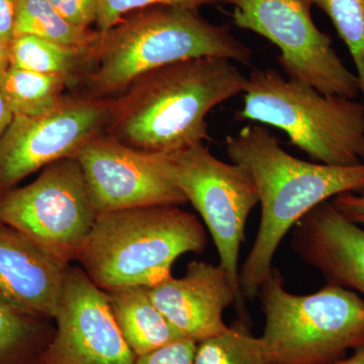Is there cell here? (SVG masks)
Here are the masks:
<instances>
[{"instance_id":"1","label":"cell","mask_w":364,"mask_h":364,"mask_svg":"<svg viewBox=\"0 0 364 364\" xmlns=\"http://www.w3.org/2000/svg\"><path fill=\"white\" fill-rule=\"evenodd\" d=\"M226 152L231 162L250 173L261 205L255 241L239 270L242 296L254 301L282 239L304 215L335 196L364 195V164L333 166L299 159L259 124H248L228 136Z\"/></svg>"},{"instance_id":"2","label":"cell","mask_w":364,"mask_h":364,"mask_svg":"<svg viewBox=\"0 0 364 364\" xmlns=\"http://www.w3.org/2000/svg\"><path fill=\"white\" fill-rule=\"evenodd\" d=\"M234 64L203 57L148 72L111 98L105 133L136 149L164 154L205 143L208 112L245 90L247 76Z\"/></svg>"},{"instance_id":"3","label":"cell","mask_w":364,"mask_h":364,"mask_svg":"<svg viewBox=\"0 0 364 364\" xmlns=\"http://www.w3.org/2000/svg\"><path fill=\"white\" fill-rule=\"evenodd\" d=\"M215 57L250 65L253 51L229 26L210 23L198 9L152 6L98 31L87 74L92 97L121 95L148 72L183 60Z\"/></svg>"},{"instance_id":"4","label":"cell","mask_w":364,"mask_h":364,"mask_svg":"<svg viewBox=\"0 0 364 364\" xmlns=\"http://www.w3.org/2000/svg\"><path fill=\"white\" fill-rule=\"evenodd\" d=\"M205 246L202 223L178 205L128 208L98 214L77 260L105 291L149 289L172 277L181 255L202 253Z\"/></svg>"},{"instance_id":"5","label":"cell","mask_w":364,"mask_h":364,"mask_svg":"<svg viewBox=\"0 0 364 364\" xmlns=\"http://www.w3.org/2000/svg\"><path fill=\"white\" fill-rule=\"evenodd\" d=\"M241 119L274 127L312 161L333 166L364 164V105L332 97L272 68L247 76Z\"/></svg>"},{"instance_id":"6","label":"cell","mask_w":364,"mask_h":364,"mask_svg":"<svg viewBox=\"0 0 364 364\" xmlns=\"http://www.w3.org/2000/svg\"><path fill=\"white\" fill-rule=\"evenodd\" d=\"M267 364H333L364 344V299L327 284L316 293H289L277 268L261 284Z\"/></svg>"},{"instance_id":"7","label":"cell","mask_w":364,"mask_h":364,"mask_svg":"<svg viewBox=\"0 0 364 364\" xmlns=\"http://www.w3.org/2000/svg\"><path fill=\"white\" fill-rule=\"evenodd\" d=\"M233 7L232 20L279 50V65L287 78L332 97L356 100L360 85L316 25L308 0H222Z\"/></svg>"},{"instance_id":"8","label":"cell","mask_w":364,"mask_h":364,"mask_svg":"<svg viewBox=\"0 0 364 364\" xmlns=\"http://www.w3.org/2000/svg\"><path fill=\"white\" fill-rule=\"evenodd\" d=\"M97 215L76 158L48 165L32 183L0 196V224L68 263L77 259Z\"/></svg>"},{"instance_id":"9","label":"cell","mask_w":364,"mask_h":364,"mask_svg":"<svg viewBox=\"0 0 364 364\" xmlns=\"http://www.w3.org/2000/svg\"><path fill=\"white\" fill-rule=\"evenodd\" d=\"M169 155L179 188L210 230L220 267L243 298L239 253L249 215L259 203L252 177L241 165L218 159L203 143Z\"/></svg>"},{"instance_id":"10","label":"cell","mask_w":364,"mask_h":364,"mask_svg":"<svg viewBox=\"0 0 364 364\" xmlns=\"http://www.w3.org/2000/svg\"><path fill=\"white\" fill-rule=\"evenodd\" d=\"M111 98L64 97L38 117H14L0 140V193L26 176L81 149L105 133Z\"/></svg>"},{"instance_id":"11","label":"cell","mask_w":364,"mask_h":364,"mask_svg":"<svg viewBox=\"0 0 364 364\" xmlns=\"http://www.w3.org/2000/svg\"><path fill=\"white\" fill-rule=\"evenodd\" d=\"M76 159L97 214L188 203L169 154L136 149L104 133Z\"/></svg>"},{"instance_id":"12","label":"cell","mask_w":364,"mask_h":364,"mask_svg":"<svg viewBox=\"0 0 364 364\" xmlns=\"http://www.w3.org/2000/svg\"><path fill=\"white\" fill-rule=\"evenodd\" d=\"M57 333L44 364H134L109 305V294L85 270L69 267L60 301Z\"/></svg>"},{"instance_id":"13","label":"cell","mask_w":364,"mask_h":364,"mask_svg":"<svg viewBox=\"0 0 364 364\" xmlns=\"http://www.w3.org/2000/svg\"><path fill=\"white\" fill-rule=\"evenodd\" d=\"M148 293L158 310L186 339L200 342L229 330L223 313L235 304L240 321L248 325L245 299L239 296L220 265L191 261L181 279L163 280Z\"/></svg>"},{"instance_id":"14","label":"cell","mask_w":364,"mask_h":364,"mask_svg":"<svg viewBox=\"0 0 364 364\" xmlns=\"http://www.w3.org/2000/svg\"><path fill=\"white\" fill-rule=\"evenodd\" d=\"M68 262L0 224V303L26 317L55 318Z\"/></svg>"},{"instance_id":"15","label":"cell","mask_w":364,"mask_h":364,"mask_svg":"<svg viewBox=\"0 0 364 364\" xmlns=\"http://www.w3.org/2000/svg\"><path fill=\"white\" fill-rule=\"evenodd\" d=\"M291 248L327 284L364 296V230L340 214L331 200L320 203L294 225Z\"/></svg>"},{"instance_id":"16","label":"cell","mask_w":364,"mask_h":364,"mask_svg":"<svg viewBox=\"0 0 364 364\" xmlns=\"http://www.w3.org/2000/svg\"><path fill=\"white\" fill-rule=\"evenodd\" d=\"M117 327L136 358L184 338L153 303L147 287L107 291Z\"/></svg>"},{"instance_id":"17","label":"cell","mask_w":364,"mask_h":364,"mask_svg":"<svg viewBox=\"0 0 364 364\" xmlns=\"http://www.w3.org/2000/svg\"><path fill=\"white\" fill-rule=\"evenodd\" d=\"M95 49L59 44L31 35L16 36L11 44V65L38 73L61 76L74 83L90 73Z\"/></svg>"},{"instance_id":"18","label":"cell","mask_w":364,"mask_h":364,"mask_svg":"<svg viewBox=\"0 0 364 364\" xmlns=\"http://www.w3.org/2000/svg\"><path fill=\"white\" fill-rule=\"evenodd\" d=\"M69 85L61 76L11 65L0 75V91L14 117H38L51 111L65 97Z\"/></svg>"},{"instance_id":"19","label":"cell","mask_w":364,"mask_h":364,"mask_svg":"<svg viewBox=\"0 0 364 364\" xmlns=\"http://www.w3.org/2000/svg\"><path fill=\"white\" fill-rule=\"evenodd\" d=\"M31 35L59 44L95 49L98 31L73 25L49 0H18L14 37Z\"/></svg>"},{"instance_id":"20","label":"cell","mask_w":364,"mask_h":364,"mask_svg":"<svg viewBox=\"0 0 364 364\" xmlns=\"http://www.w3.org/2000/svg\"><path fill=\"white\" fill-rule=\"evenodd\" d=\"M193 364H267L260 337L236 323L227 332L198 342Z\"/></svg>"},{"instance_id":"21","label":"cell","mask_w":364,"mask_h":364,"mask_svg":"<svg viewBox=\"0 0 364 364\" xmlns=\"http://www.w3.org/2000/svg\"><path fill=\"white\" fill-rule=\"evenodd\" d=\"M327 14L350 54L364 105V0H308Z\"/></svg>"},{"instance_id":"22","label":"cell","mask_w":364,"mask_h":364,"mask_svg":"<svg viewBox=\"0 0 364 364\" xmlns=\"http://www.w3.org/2000/svg\"><path fill=\"white\" fill-rule=\"evenodd\" d=\"M222 0H98L97 31L104 32L116 25L127 14L152 6H176L198 9L200 7L220 4Z\"/></svg>"},{"instance_id":"23","label":"cell","mask_w":364,"mask_h":364,"mask_svg":"<svg viewBox=\"0 0 364 364\" xmlns=\"http://www.w3.org/2000/svg\"><path fill=\"white\" fill-rule=\"evenodd\" d=\"M32 329L28 317L0 303V358L20 347L28 338Z\"/></svg>"},{"instance_id":"24","label":"cell","mask_w":364,"mask_h":364,"mask_svg":"<svg viewBox=\"0 0 364 364\" xmlns=\"http://www.w3.org/2000/svg\"><path fill=\"white\" fill-rule=\"evenodd\" d=\"M196 345L193 340L182 338L136 358L134 364H193Z\"/></svg>"},{"instance_id":"25","label":"cell","mask_w":364,"mask_h":364,"mask_svg":"<svg viewBox=\"0 0 364 364\" xmlns=\"http://www.w3.org/2000/svg\"><path fill=\"white\" fill-rule=\"evenodd\" d=\"M64 18L79 26L90 30L97 23L98 0H49Z\"/></svg>"},{"instance_id":"26","label":"cell","mask_w":364,"mask_h":364,"mask_svg":"<svg viewBox=\"0 0 364 364\" xmlns=\"http://www.w3.org/2000/svg\"><path fill=\"white\" fill-rule=\"evenodd\" d=\"M331 203L348 221L364 226V195L343 193L332 198Z\"/></svg>"},{"instance_id":"27","label":"cell","mask_w":364,"mask_h":364,"mask_svg":"<svg viewBox=\"0 0 364 364\" xmlns=\"http://www.w3.org/2000/svg\"><path fill=\"white\" fill-rule=\"evenodd\" d=\"M18 0H0V37L11 42L16 28Z\"/></svg>"},{"instance_id":"28","label":"cell","mask_w":364,"mask_h":364,"mask_svg":"<svg viewBox=\"0 0 364 364\" xmlns=\"http://www.w3.org/2000/svg\"><path fill=\"white\" fill-rule=\"evenodd\" d=\"M13 112L7 107L6 100H4L1 91H0V140H1L4 133H6L9 124L13 122Z\"/></svg>"},{"instance_id":"29","label":"cell","mask_w":364,"mask_h":364,"mask_svg":"<svg viewBox=\"0 0 364 364\" xmlns=\"http://www.w3.org/2000/svg\"><path fill=\"white\" fill-rule=\"evenodd\" d=\"M11 44L0 37V75L11 66Z\"/></svg>"},{"instance_id":"30","label":"cell","mask_w":364,"mask_h":364,"mask_svg":"<svg viewBox=\"0 0 364 364\" xmlns=\"http://www.w3.org/2000/svg\"><path fill=\"white\" fill-rule=\"evenodd\" d=\"M333 364H364V344L354 349L353 354L349 358H344Z\"/></svg>"}]
</instances>
